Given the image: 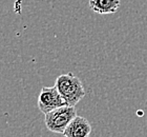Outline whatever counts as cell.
Masks as SVG:
<instances>
[{
    "label": "cell",
    "mask_w": 147,
    "mask_h": 137,
    "mask_svg": "<svg viewBox=\"0 0 147 137\" xmlns=\"http://www.w3.org/2000/svg\"><path fill=\"white\" fill-rule=\"evenodd\" d=\"M55 87L67 106L76 107L85 96V90L79 77L73 73L62 74L57 77Z\"/></svg>",
    "instance_id": "obj_1"
},
{
    "label": "cell",
    "mask_w": 147,
    "mask_h": 137,
    "mask_svg": "<svg viewBox=\"0 0 147 137\" xmlns=\"http://www.w3.org/2000/svg\"><path fill=\"white\" fill-rule=\"evenodd\" d=\"M76 116V107L64 106L45 114L44 122L49 131L57 134H63L65 129Z\"/></svg>",
    "instance_id": "obj_2"
},
{
    "label": "cell",
    "mask_w": 147,
    "mask_h": 137,
    "mask_svg": "<svg viewBox=\"0 0 147 137\" xmlns=\"http://www.w3.org/2000/svg\"><path fill=\"white\" fill-rule=\"evenodd\" d=\"M67 106L65 100L62 98L59 91L54 87H44L38 97V108L43 114H47L51 111L58 108Z\"/></svg>",
    "instance_id": "obj_3"
},
{
    "label": "cell",
    "mask_w": 147,
    "mask_h": 137,
    "mask_svg": "<svg viewBox=\"0 0 147 137\" xmlns=\"http://www.w3.org/2000/svg\"><path fill=\"white\" fill-rule=\"evenodd\" d=\"M92 131L90 122L82 116L77 115L65 129L64 137H89Z\"/></svg>",
    "instance_id": "obj_4"
},
{
    "label": "cell",
    "mask_w": 147,
    "mask_h": 137,
    "mask_svg": "<svg viewBox=\"0 0 147 137\" xmlns=\"http://www.w3.org/2000/svg\"><path fill=\"white\" fill-rule=\"evenodd\" d=\"M120 0H89V7L98 14H113L120 7Z\"/></svg>",
    "instance_id": "obj_5"
}]
</instances>
